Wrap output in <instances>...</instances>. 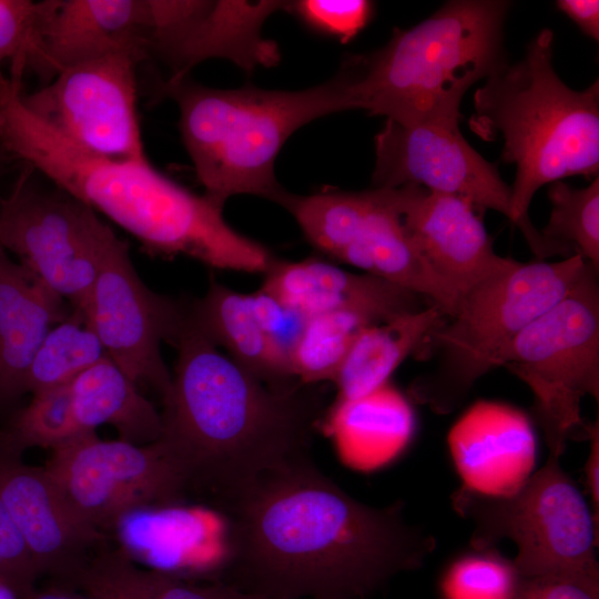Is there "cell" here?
I'll use <instances>...</instances> for the list:
<instances>
[{"instance_id": "1", "label": "cell", "mask_w": 599, "mask_h": 599, "mask_svg": "<svg viewBox=\"0 0 599 599\" xmlns=\"http://www.w3.org/2000/svg\"><path fill=\"white\" fill-rule=\"evenodd\" d=\"M221 580L280 599H368L422 566L434 538L408 525L400 505L361 502L302 456L227 500Z\"/></svg>"}, {"instance_id": "2", "label": "cell", "mask_w": 599, "mask_h": 599, "mask_svg": "<svg viewBox=\"0 0 599 599\" xmlns=\"http://www.w3.org/2000/svg\"><path fill=\"white\" fill-rule=\"evenodd\" d=\"M163 398L158 440L185 491L221 507L263 474L306 456L319 416L298 382L270 384L233 361L191 321Z\"/></svg>"}, {"instance_id": "3", "label": "cell", "mask_w": 599, "mask_h": 599, "mask_svg": "<svg viewBox=\"0 0 599 599\" xmlns=\"http://www.w3.org/2000/svg\"><path fill=\"white\" fill-rule=\"evenodd\" d=\"M14 92L0 102V145L51 184L102 213L153 256H186L210 267L265 274L275 261L236 232L223 207L155 169L148 158L88 153L49 130Z\"/></svg>"}, {"instance_id": "4", "label": "cell", "mask_w": 599, "mask_h": 599, "mask_svg": "<svg viewBox=\"0 0 599 599\" xmlns=\"http://www.w3.org/2000/svg\"><path fill=\"white\" fill-rule=\"evenodd\" d=\"M554 32L542 29L517 62L504 63L474 94L468 124L483 140L502 141L501 160L515 165L512 224L539 260L570 255L530 222L536 192L569 176L598 177L599 81L576 91L552 64Z\"/></svg>"}, {"instance_id": "5", "label": "cell", "mask_w": 599, "mask_h": 599, "mask_svg": "<svg viewBox=\"0 0 599 599\" xmlns=\"http://www.w3.org/2000/svg\"><path fill=\"white\" fill-rule=\"evenodd\" d=\"M510 2L453 0L416 26L395 29L382 48L339 69L351 110L405 125H459L467 91L507 62Z\"/></svg>"}, {"instance_id": "6", "label": "cell", "mask_w": 599, "mask_h": 599, "mask_svg": "<svg viewBox=\"0 0 599 599\" xmlns=\"http://www.w3.org/2000/svg\"><path fill=\"white\" fill-rule=\"evenodd\" d=\"M156 94L179 106V128L204 195L224 207L237 194L277 203L285 189L275 160L291 135L331 113L349 111L339 72L301 90L210 88L187 78L158 83Z\"/></svg>"}, {"instance_id": "7", "label": "cell", "mask_w": 599, "mask_h": 599, "mask_svg": "<svg viewBox=\"0 0 599 599\" xmlns=\"http://www.w3.org/2000/svg\"><path fill=\"white\" fill-rule=\"evenodd\" d=\"M587 263L579 254L559 262L514 261L464 293L456 314L419 352L436 355L437 363L412 384L410 396L437 414L454 410L516 336L566 295Z\"/></svg>"}, {"instance_id": "8", "label": "cell", "mask_w": 599, "mask_h": 599, "mask_svg": "<svg viewBox=\"0 0 599 599\" xmlns=\"http://www.w3.org/2000/svg\"><path fill=\"white\" fill-rule=\"evenodd\" d=\"M498 366L531 390L550 456L560 457L568 439L588 438L580 405L586 395L599 399L598 270L587 263L566 295L507 346Z\"/></svg>"}, {"instance_id": "9", "label": "cell", "mask_w": 599, "mask_h": 599, "mask_svg": "<svg viewBox=\"0 0 599 599\" xmlns=\"http://www.w3.org/2000/svg\"><path fill=\"white\" fill-rule=\"evenodd\" d=\"M548 455L516 493L493 497L460 487L455 510L474 526L476 550L494 549L502 539L517 547L512 566L519 578L599 571L598 520L573 480Z\"/></svg>"}, {"instance_id": "10", "label": "cell", "mask_w": 599, "mask_h": 599, "mask_svg": "<svg viewBox=\"0 0 599 599\" xmlns=\"http://www.w3.org/2000/svg\"><path fill=\"white\" fill-rule=\"evenodd\" d=\"M296 220L308 242L333 260L420 295L440 308L455 301L407 233L389 189L325 191L277 202Z\"/></svg>"}, {"instance_id": "11", "label": "cell", "mask_w": 599, "mask_h": 599, "mask_svg": "<svg viewBox=\"0 0 599 599\" xmlns=\"http://www.w3.org/2000/svg\"><path fill=\"white\" fill-rule=\"evenodd\" d=\"M24 166L0 197V245L72 308L84 309L113 230L88 204Z\"/></svg>"}, {"instance_id": "12", "label": "cell", "mask_w": 599, "mask_h": 599, "mask_svg": "<svg viewBox=\"0 0 599 599\" xmlns=\"http://www.w3.org/2000/svg\"><path fill=\"white\" fill-rule=\"evenodd\" d=\"M44 468L74 511L103 534L132 511L177 505L186 495L159 441L135 445L82 433L52 449Z\"/></svg>"}, {"instance_id": "13", "label": "cell", "mask_w": 599, "mask_h": 599, "mask_svg": "<svg viewBox=\"0 0 599 599\" xmlns=\"http://www.w3.org/2000/svg\"><path fill=\"white\" fill-rule=\"evenodd\" d=\"M140 61L125 53L87 60L60 71L21 102L53 133L97 156L145 159L138 113Z\"/></svg>"}, {"instance_id": "14", "label": "cell", "mask_w": 599, "mask_h": 599, "mask_svg": "<svg viewBox=\"0 0 599 599\" xmlns=\"http://www.w3.org/2000/svg\"><path fill=\"white\" fill-rule=\"evenodd\" d=\"M186 307L150 290L134 268L128 243L115 233L110 237L83 312L109 358L138 386L151 387L162 400L172 374L161 355V344L174 343Z\"/></svg>"}, {"instance_id": "15", "label": "cell", "mask_w": 599, "mask_h": 599, "mask_svg": "<svg viewBox=\"0 0 599 599\" xmlns=\"http://www.w3.org/2000/svg\"><path fill=\"white\" fill-rule=\"evenodd\" d=\"M372 187L417 185L496 211L512 222L511 189L496 164L464 138L459 125H405L386 120L375 139Z\"/></svg>"}, {"instance_id": "16", "label": "cell", "mask_w": 599, "mask_h": 599, "mask_svg": "<svg viewBox=\"0 0 599 599\" xmlns=\"http://www.w3.org/2000/svg\"><path fill=\"white\" fill-rule=\"evenodd\" d=\"M0 498L39 575L78 588L105 535L74 511L44 467L24 464L1 439Z\"/></svg>"}, {"instance_id": "17", "label": "cell", "mask_w": 599, "mask_h": 599, "mask_svg": "<svg viewBox=\"0 0 599 599\" xmlns=\"http://www.w3.org/2000/svg\"><path fill=\"white\" fill-rule=\"evenodd\" d=\"M287 1L167 0L156 33L153 59L164 63V82L189 77L209 59H226L245 72L273 67L278 47L262 35L266 19L286 8Z\"/></svg>"}, {"instance_id": "18", "label": "cell", "mask_w": 599, "mask_h": 599, "mask_svg": "<svg viewBox=\"0 0 599 599\" xmlns=\"http://www.w3.org/2000/svg\"><path fill=\"white\" fill-rule=\"evenodd\" d=\"M156 0H45L26 70L43 84L73 64L125 53L151 59Z\"/></svg>"}, {"instance_id": "19", "label": "cell", "mask_w": 599, "mask_h": 599, "mask_svg": "<svg viewBox=\"0 0 599 599\" xmlns=\"http://www.w3.org/2000/svg\"><path fill=\"white\" fill-rule=\"evenodd\" d=\"M389 191L417 248L460 296L514 263L494 251L481 213L468 201L417 185Z\"/></svg>"}, {"instance_id": "20", "label": "cell", "mask_w": 599, "mask_h": 599, "mask_svg": "<svg viewBox=\"0 0 599 599\" xmlns=\"http://www.w3.org/2000/svg\"><path fill=\"white\" fill-rule=\"evenodd\" d=\"M463 487L493 497L516 493L531 476L536 437L529 418L498 402L468 408L448 434Z\"/></svg>"}, {"instance_id": "21", "label": "cell", "mask_w": 599, "mask_h": 599, "mask_svg": "<svg viewBox=\"0 0 599 599\" xmlns=\"http://www.w3.org/2000/svg\"><path fill=\"white\" fill-rule=\"evenodd\" d=\"M261 287L306 318L351 312L377 324L433 305L383 278L347 272L319 258L275 260Z\"/></svg>"}, {"instance_id": "22", "label": "cell", "mask_w": 599, "mask_h": 599, "mask_svg": "<svg viewBox=\"0 0 599 599\" xmlns=\"http://www.w3.org/2000/svg\"><path fill=\"white\" fill-rule=\"evenodd\" d=\"M69 313L58 293L0 245V402L26 393L37 351Z\"/></svg>"}, {"instance_id": "23", "label": "cell", "mask_w": 599, "mask_h": 599, "mask_svg": "<svg viewBox=\"0 0 599 599\" xmlns=\"http://www.w3.org/2000/svg\"><path fill=\"white\" fill-rule=\"evenodd\" d=\"M324 427L345 465L370 471L407 447L416 419L408 399L388 382L361 397L336 399Z\"/></svg>"}, {"instance_id": "24", "label": "cell", "mask_w": 599, "mask_h": 599, "mask_svg": "<svg viewBox=\"0 0 599 599\" xmlns=\"http://www.w3.org/2000/svg\"><path fill=\"white\" fill-rule=\"evenodd\" d=\"M446 318L437 306L429 305L361 329L332 380L336 399L357 398L388 383L406 357L418 356Z\"/></svg>"}, {"instance_id": "25", "label": "cell", "mask_w": 599, "mask_h": 599, "mask_svg": "<svg viewBox=\"0 0 599 599\" xmlns=\"http://www.w3.org/2000/svg\"><path fill=\"white\" fill-rule=\"evenodd\" d=\"M187 313L206 337L261 379L275 385L297 382L287 356L273 344L256 321L246 294L211 278L205 295L194 301Z\"/></svg>"}, {"instance_id": "26", "label": "cell", "mask_w": 599, "mask_h": 599, "mask_svg": "<svg viewBox=\"0 0 599 599\" xmlns=\"http://www.w3.org/2000/svg\"><path fill=\"white\" fill-rule=\"evenodd\" d=\"M80 433L112 426L119 439L149 445L162 435V416L138 385L105 356L70 384Z\"/></svg>"}, {"instance_id": "27", "label": "cell", "mask_w": 599, "mask_h": 599, "mask_svg": "<svg viewBox=\"0 0 599 599\" xmlns=\"http://www.w3.org/2000/svg\"><path fill=\"white\" fill-rule=\"evenodd\" d=\"M106 352L85 313L71 308L69 315L44 337L30 365L26 392L35 394L70 384L104 358Z\"/></svg>"}, {"instance_id": "28", "label": "cell", "mask_w": 599, "mask_h": 599, "mask_svg": "<svg viewBox=\"0 0 599 599\" xmlns=\"http://www.w3.org/2000/svg\"><path fill=\"white\" fill-rule=\"evenodd\" d=\"M372 324L351 312L307 317L290 354L293 377L302 385L333 380L359 331Z\"/></svg>"}, {"instance_id": "29", "label": "cell", "mask_w": 599, "mask_h": 599, "mask_svg": "<svg viewBox=\"0 0 599 599\" xmlns=\"http://www.w3.org/2000/svg\"><path fill=\"white\" fill-rule=\"evenodd\" d=\"M550 215L541 234L599 268V177L581 189L549 184Z\"/></svg>"}, {"instance_id": "30", "label": "cell", "mask_w": 599, "mask_h": 599, "mask_svg": "<svg viewBox=\"0 0 599 599\" xmlns=\"http://www.w3.org/2000/svg\"><path fill=\"white\" fill-rule=\"evenodd\" d=\"M70 384L32 394L29 405L0 432L2 443L18 454L29 447L52 450L82 434L74 417Z\"/></svg>"}, {"instance_id": "31", "label": "cell", "mask_w": 599, "mask_h": 599, "mask_svg": "<svg viewBox=\"0 0 599 599\" xmlns=\"http://www.w3.org/2000/svg\"><path fill=\"white\" fill-rule=\"evenodd\" d=\"M489 550L450 566L443 580L445 599L514 598L519 577L512 562Z\"/></svg>"}, {"instance_id": "32", "label": "cell", "mask_w": 599, "mask_h": 599, "mask_svg": "<svg viewBox=\"0 0 599 599\" xmlns=\"http://www.w3.org/2000/svg\"><path fill=\"white\" fill-rule=\"evenodd\" d=\"M44 1L0 0V101L20 85L21 79L7 77L3 64L11 63V74L21 75L32 54Z\"/></svg>"}, {"instance_id": "33", "label": "cell", "mask_w": 599, "mask_h": 599, "mask_svg": "<svg viewBox=\"0 0 599 599\" xmlns=\"http://www.w3.org/2000/svg\"><path fill=\"white\" fill-rule=\"evenodd\" d=\"M94 560L133 599H219L211 583L199 586L172 573L141 569L120 549H102Z\"/></svg>"}, {"instance_id": "34", "label": "cell", "mask_w": 599, "mask_h": 599, "mask_svg": "<svg viewBox=\"0 0 599 599\" xmlns=\"http://www.w3.org/2000/svg\"><path fill=\"white\" fill-rule=\"evenodd\" d=\"M285 10L309 28L346 42L369 22L374 3L366 0H300L287 1Z\"/></svg>"}, {"instance_id": "35", "label": "cell", "mask_w": 599, "mask_h": 599, "mask_svg": "<svg viewBox=\"0 0 599 599\" xmlns=\"http://www.w3.org/2000/svg\"><path fill=\"white\" fill-rule=\"evenodd\" d=\"M40 577L23 539L0 498V579L27 599Z\"/></svg>"}, {"instance_id": "36", "label": "cell", "mask_w": 599, "mask_h": 599, "mask_svg": "<svg viewBox=\"0 0 599 599\" xmlns=\"http://www.w3.org/2000/svg\"><path fill=\"white\" fill-rule=\"evenodd\" d=\"M246 296L264 333L290 361V354L303 329L306 317L283 304L262 287L246 294Z\"/></svg>"}, {"instance_id": "37", "label": "cell", "mask_w": 599, "mask_h": 599, "mask_svg": "<svg viewBox=\"0 0 599 599\" xmlns=\"http://www.w3.org/2000/svg\"><path fill=\"white\" fill-rule=\"evenodd\" d=\"M512 599H599V571L519 578Z\"/></svg>"}, {"instance_id": "38", "label": "cell", "mask_w": 599, "mask_h": 599, "mask_svg": "<svg viewBox=\"0 0 599 599\" xmlns=\"http://www.w3.org/2000/svg\"><path fill=\"white\" fill-rule=\"evenodd\" d=\"M556 6L577 24L583 34L595 41L599 40L598 0H558Z\"/></svg>"}, {"instance_id": "39", "label": "cell", "mask_w": 599, "mask_h": 599, "mask_svg": "<svg viewBox=\"0 0 599 599\" xmlns=\"http://www.w3.org/2000/svg\"><path fill=\"white\" fill-rule=\"evenodd\" d=\"M78 588L97 599H133L97 564L94 558L81 578Z\"/></svg>"}, {"instance_id": "40", "label": "cell", "mask_w": 599, "mask_h": 599, "mask_svg": "<svg viewBox=\"0 0 599 599\" xmlns=\"http://www.w3.org/2000/svg\"><path fill=\"white\" fill-rule=\"evenodd\" d=\"M588 439L590 440V453L586 464V480L590 500L593 507V515L598 520L599 515V427L598 422L589 426Z\"/></svg>"}, {"instance_id": "41", "label": "cell", "mask_w": 599, "mask_h": 599, "mask_svg": "<svg viewBox=\"0 0 599 599\" xmlns=\"http://www.w3.org/2000/svg\"><path fill=\"white\" fill-rule=\"evenodd\" d=\"M27 599H97L87 591L52 581V583L32 591V593Z\"/></svg>"}, {"instance_id": "42", "label": "cell", "mask_w": 599, "mask_h": 599, "mask_svg": "<svg viewBox=\"0 0 599 599\" xmlns=\"http://www.w3.org/2000/svg\"><path fill=\"white\" fill-rule=\"evenodd\" d=\"M219 599H280L237 590L220 581L211 583Z\"/></svg>"}, {"instance_id": "43", "label": "cell", "mask_w": 599, "mask_h": 599, "mask_svg": "<svg viewBox=\"0 0 599 599\" xmlns=\"http://www.w3.org/2000/svg\"><path fill=\"white\" fill-rule=\"evenodd\" d=\"M0 599H19L12 588L0 579Z\"/></svg>"}, {"instance_id": "44", "label": "cell", "mask_w": 599, "mask_h": 599, "mask_svg": "<svg viewBox=\"0 0 599 599\" xmlns=\"http://www.w3.org/2000/svg\"><path fill=\"white\" fill-rule=\"evenodd\" d=\"M11 161H13V159L0 145V179Z\"/></svg>"}]
</instances>
